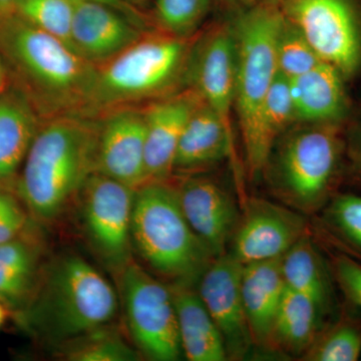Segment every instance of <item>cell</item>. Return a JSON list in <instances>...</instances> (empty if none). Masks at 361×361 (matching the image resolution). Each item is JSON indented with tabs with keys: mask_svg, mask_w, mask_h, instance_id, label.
Returning a JSON list of instances; mask_svg holds the SVG:
<instances>
[{
	"mask_svg": "<svg viewBox=\"0 0 361 361\" xmlns=\"http://www.w3.org/2000/svg\"><path fill=\"white\" fill-rule=\"evenodd\" d=\"M30 220L18 195L0 187V245L20 234Z\"/></svg>",
	"mask_w": 361,
	"mask_h": 361,
	"instance_id": "obj_33",
	"label": "cell"
},
{
	"mask_svg": "<svg viewBox=\"0 0 361 361\" xmlns=\"http://www.w3.org/2000/svg\"><path fill=\"white\" fill-rule=\"evenodd\" d=\"M191 47L188 39L165 32L142 35L126 51L97 66L85 116L168 96L185 78Z\"/></svg>",
	"mask_w": 361,
	"mask_h": 361,
	"instance_id": "obj_6",
	"label": "cell"
},
{
	"mask_svg": "<svg viewBox=\"0 0 361 361\" xmlns=\"http://www.w3.org/2000/svg\"><path fill=\"white\" fill-rule=\"evenodd\" d=\"M360 355L361 325L345 316L329 329L320 330L302 356L310 361H356Z\"/></svg>",
	"mask_w": 361,
	"mask_h": 361,
	"instance_id": "obj_27",
	"label": "cell"
},
{
	"mask_svg": "<svg viewBox=\"0 0 361 361\" xmlns=\"http://www.w3.org/2000/svg\"><path fill=\"white\" fill-rule=\"evenodd\" d=\"M344 80L334 66L324 61L307 73L289 78L296 120L341 125L349 110Z\"/></svg>",
	"mask_w": 361,
	"mask_h": 361,
	"instance_id": "obj_19",
	"label": "cell"
},
{
	"mask_svg": "<svg viewBox=\"0 0 361 361\" xmlns=\"http://www.w3.org/2000/svg\"><path fill=\"white\" fill-rule=\"evenodd\" d=\"M324 314L310 297L285 287L273 323L269 348L303 355L322 330Z\"/></svg>",
	"mask_w": 361,
	"mask_h": 361,
	"instance_id": "obj_24",
	"label": "cell"
},
{
	"mask_svg": "<svg viewBox=\"0 0 361 361\" xmlns=\"http://www.w3.org/2000/svg\"><path fill=\"white\" fill-rule=\"evenodd\" d=\"M115 278L128 336L142 357L179 360L183 351L170 286L135 259Z\"/></svg>",
	"mask_w": 361,
	"mask_h": 361,
	"instance_id": "obj_8",
	"label": "cell"
},
{
	"mask_svg": "<svg viewBox=\"0 0 361 361\" xmlns=\"http://www.w3.org/2000/svg\"><path fill=\"white\" fill-rule=\"evenodd\" d=\"M222 1H225V2H234V1H236V0H222Z\"/></svg>",
	"mask_w": 361,
	"mask_h": 361,
	"instance_id": "obj_41",
	"label": "cell"
},
{
	"mask_svg": "<svg viewBox=\"0 0 361 361\" xmlns=\"http://www.w3.org/2000/svg\"><path fill=\"white\" fill-rule=\"evenodd\" d=\"M177 192L182 212L195 234L214 257L226 253L240 219L232 197L217 183L201 177L183 180Z\"/></svg>",
	"mask_w": 361,
	"mask_h": 361,
	"instance_id": "obj_16",
	"label": "cell"
},
{
	"mask_svg": "<svg viewBox=\"0 0 361 361\" xmlns=\"http://www.w3.org/2000/svg\"><path fill=\"white\" fill-rule=\"evenodd\" d=\"M334 272L346 297L361 307V265L348 256H338L334 262Z\"/></svg>",
	"mask_w": 361,
	"mask_h": 361,
	"instance_id": "obj_34",
	"label": "cell"
},
{
	"mask_svg": "<svg viewBox=\"0 0 361 361\" xmlns=\"http://www.w3.org/2000/svg\"><path fill=\"white\" fill-rule=\"evenodd\" d=\"M123 4H128V6L134 7L137 6V4H142V2L146 1V0H121Z\"/></svg>",
	"mask_w": 361,
	"mask_h": 361,
	"instance_id": "obj_39",
	"label": "cell"
},
{
	"mask_svg": "<svg viewBox=\"0 0 361 361\" xmlns=\"http://www.w3.org/2000/svg\"><path fill=\"white\" fill-rule=\"evenodd\" d=\"M234 134L217 114L200 102L185 126L174 161V173L191 172L226 158L236 160Z\"/></svg>",
	"mask_w": 361,
	"mask_h": 361,
	"instance_id": "obj_20",
	"label": "cell"
},
{
	"mask_svg": "<svg viewBox=\"0 0 361 361\" xmlns=\"http://www.w3.org/2000/svg\"><path fill=\"white\" fill-rule=\"evenodd\" d=\"M285 287L281 257L243 265L242 296L253 344L269 348L273 323Z\"/></svg>",
	"mask_w": 361,
	"mask_h": 361,
	"instance_id": "obj_21",
	"label": "cell"
},
{
	"mask_svg": "<svg viewBox=\"0 0 361 361\" xmlns=\"http://www.w3.org/2000/svg\"><path fill=\"white\" fill-rule=\"evenodd\" d=\"M16 16L71 47L73 0H16Z\"/></svg>",
	"mask_w": 361,
	"mask_h": 361,
	"instance_id": "obj_29",
	"label": "cell"
},
{
	"mask_svg": "<svg viewBox=\"0 0 361 361\" xmlns=\"http://www.w3.org/2000/svg\"><path fill=\"white\" fill-rule=\"evenodd\" d=\"M73 6L71 47L92 65H104L145 35L141 26L113 7L87 0H73Z\"/></svg>",
	"mask_w": 361,
	"mask_h": 361,
	"instance_id": "obj_15",
	"label": "cell"
},
{
	"mask_svg": "<svg viewBox=\"0 0 361 361\" xmlns=\"http://www.w3.org/2000/svg\"><path fill=\"white\" fill-rule=\"evenodd\" d=\"M243 264L231 253L214 259L199 279L198 293L224 341L228 360H240L250 350V329L241 282Z\"/></svg>",
	"mask_w": 361,
	"mask_h": 361,
	"instance_id": "obj_13",
	"label": "cell"
},
{
	"mask_svg": "<svg viewBox=\"0 0 361 361\" xmlns=\"http://www.w3.org/2000/svg\"><path fill=\"white\" fill-rule=\"evenodd\" d=\"M284 18L279 7L260 4L242 11L232 25L236 42L235 111L252 178L263 173L269 159L261 120L266 97L277 75L276 42Z\"/></svg>",
	"mask_w": 361,
	"mask_h": 361,
	"instance_id": "obj_5",
	"label": "cell"
},
{
	"mask_svg": "<svg viewBox=\"0 0 361 361\" xmlns=\"http://www.w3.org/2000/svg\"><path fill=\"white\" fill-rule=\"evenodd\" d=\"M42 226L32 218L20 234L0 245V301L14 314L30 302L51 257Z\"/></svg>",
	"mask_w": 361,
	"mask_h": 361,
	"instance_id": "obj_17",
	"label": "cell"
},
{
	"mask_svg": "<svg viewBox=\"0 0 361 361\" xmlns=\"http://www.w3.org/2000/svg\"><path fill=\"white\" fill-rule=\"evenodd\" d=\"M7 312H8V310H7L4 304L0 301V329H1L4 320H6Z\"/></svg>",
	"mask_w": 361,
	"mask_h": 361,
	"instance_id": "obj_38",
	"label": "cell"
},
{
	"mask_svg": "<svg viewBox=\"0 0 361 361\" xmlns=\"http://www.w3.org/2000/svg\"><path fill=\"white\" fill-rule=\"evenodd\" d=\"M185 78L201 101L233 133L236 85V42L232 26L214 27L191 47Z\"/></svg>",
	"mask_w": 361,
	"mask_h": 361,
	"instance_id": "obj_12",
	"label": "cell"
},
{
	"mask_svg": "<svg viewBox=\"0 0 361 361\" xmlns=\"http://www.w3.org/2000/svg\"><path fill=\"white\" fill-rule=\"evenodd\" d=\"M295 121L289 78L277 71L266 97L261 120L263 144L269 156L282 133Z\"/></svg>",
	"mask_w": 361,
	"mask_h": 361,
	"instance_id": "obj_28",
	"label": "cell"
},
{
	"mask_svg": "<svg viewBox=\"0 0 361 361\" xmlns=\"http://www.w3.org/2000/svg\"><path fill=\"white\" fill-rule=\"evenodd\" d=\"M0 51L25 80L47 118L85 116L97 66L70 45L14 16L0 25Z\"/></svg>",
	"mask_w": 361,
	"mask_h": 361,
	"instance_id": "obj_3",
	"label": "cell"
},
{
	"mask_svg": "<svg viewBox=\"0 0 361 361\" xmlns=\"http://www.w3.org/2000/svg\"><path fill=\"white\" fill-rule=\"evenodd\" d=\"M174 299L183 355L190 361L227 360L224 341L193 286L169 285Z\"/></svg>",
	"mask_w": 361,
	"mask_h": 361,
	"instance_id": "obj_22",
	"label": "cell"
},
{
	"mask_svg": "<svg viewBox=\"0 0 361 361\" xmlns=\"http://www.w3.org/2000/svg\"><path fill=\"white\" fill-rule=\"evenodd\" d=\"M282 13L324 63L345 80L361 68V20L355 0H284Z\"/></svg>",
	"mask_w": 361,
	"mask_h": 361,
	"instance_id": "obj_10",
	"label": "cell"
},
{
	"mask_svg": "<svg viewBox=\"0 0 361 361\" xmlns=\"http://www.w3.org/2000/svg\"><path fill=\"white\" fill-rule=\"evenodd\" d=\"M306 123L278 142L264 168L273 193L303 215L329 204L343 152L341 125Z\"/></svg>",
	"mask_w": 361,
	"mask_h": 361,
	"instance_id": "obj_7",
	"label": "cell"
},
{
	"mask_svg": "<svg viewBox=\"0 0 361 361\" xmlns=\"http://www.w3.org/2000/svg\"><path fill=\"white\" fill-rule=\"evenodd\" d=\"M326 217L339 234L361 250V196H336L327 204Z\"/></svg>",
	"mask_w": 361,
	"mask_h": 361,
	"instance_id": "obj_32",
	"label": "cell"
},
{
	"mask_svg": "<svg viewBox=\"0 0 361 361\" xmlns=\"http://www.w3.org/2000/svg\"><path fill=\"white\" fill-rule=\"evenodd\" d=\"M118 292L87 259L73 252L51 255L18 324L56 350L90 330L115 322Z\"/></svg>",
	"mask_w": 361,
	"mask_h": 361,
	"instance_id": "obj_2",
	"label": "cell"
},
{
	"mask_svg": "<svg viewBox=\"0 0 361 361\" xmlns=\"http://www.w3.org/2000/svg\"><path fill=\"white\" fill-rule=\"evenodd\" d=\"M101 120L61 115L40 126L16 180V194L30 217L54 225L75 207L96 172Z\"/></svg>",
	"mask_w": 361,
	"mask_h": 361,
	"instance_id": "obj_1",
	"label": "cell"
},
{
	"mask_svg": "<svg viewBox=\"0 0 361 361\" xmlns=\"http://www.w3.org/2000/svg\"><path fill=\"white\" fill-rule=\"evenodd\" d=\"M145 142L144 110L108 111L99 127L96 172L137 189L147 182Z\"/></svg>",
	"mask_w": 361,
	"mask_h": 361,
	"instance_id": "obj_14",
	"label": "cell"
},
{
	"mask_svg": "<svg viewBox=\"0 0 361 361\" xmlns=\"http://www.w3.org/2000/svg\"><path fill=\"white\" fill-rule=\"evenodd\" d=\"M135 190L94 172L75 202L87 245L114 277L135 259L130 236Z\"/></svg>",
	"mask_w": 361,
	"mask_h": 361,
	"instance_id": "obj_9",
	"label": "cell"
},
{
	"mask_svg": "<svg viewBox=\"0 0 361 361\" xmlns=\"http://www.w3.org/2000/svg\"><path fill=\"white\" fill-rule=\"evenodd\" d=\"M356 153H357L358 159H360V163H361V130L360 135H358L357 137V144H356Z\"/></svg>",
	"mask_w": 361,
	"mask_h": 361,
	"instance_id": "obj_40",
	"label": "cell"
},
{
	"mask_svg": "<svg viewBox=\"0 0 361 361\" xmlns=\"http://www.w3.org/2000/svg\"><path fill=\"white\" fill-rule=\"evenodd\" d=\"M306 233L302 213L264 199H248L233 235L231 254L243 265L279 258Z\"/></svg>",
	"mask_w": 361,
	"mask_h": 361,
	"instance_id": "obj_11",
	"label": "cell"
},
{
	"mask_svg": "<svg viewBox=\"0 0 361 361\" xmlns=\"http://www.w3.org/2000/svg\"><path fill=\"white\" fill-rule=\"evenodd\" d=\"M285 286L310 297L325 313L332 301L329 270L307 235L281 256Z\"/></svg>",
	"mask_w": 361,
	"mask_h": 361,
	"instance_id": "obj_25",
	"label": "cell"
},
{
	"mask_svg": "<svg viewBox=\"0 0 361 361\" xmlns=\"http://www.w3.org/2000/svg\"><path fill=\"white\" fill-rule=\"evenodd\" d=\"M68 361H137L142 355L115 322L102 325L54 350Z\"/></svg>",
	"mask_w": 361,
	"mask_h": 361,
	"instance_id": "obj_26",
	"label": "cell"
},
{
	"mask_svg": "<svg viewBox=\"0 0 361 361\" xmlns=\"http://www.w3.org/2000/svg\"><path fill=\"white\" fill-rule=\"evenodd\" d=\"M276 63L278 71L288 78L298 77L322 63L300 30L286 18L277 37Z\"/></svg>",
	"mask_w": 361,
	"mask_h": 361,
	"instance_id": "obj_31",
	"label": "cell"
},
{
	"mask_svg": "<svg viewBox=\"0 0 361 361\" xmlns=\"http://www.w3.org/2000/svg\"><path fill=\"white\" fill-rule=\"evenodd\" d=\"M87 1L99 2V4L113 7V8L116 9V11H120V13L125 14L130 20L134 21L135 23H137V25L141 26V27L145 25L144 18L140 16L137 11H135L134 7L123 4L121 0H87Z\"/></svg>",
	"mask_w": 361,
	"mask_h": 361,
	"instance_id": "obj_35",
	"label": "cell"
},
{
	"mask_svg": "<svg viewBox=\"0 0 361 361\" xmlns=\"http://www.w3.org/2000/svg\"><path fill=\"white\" fill-rule=\"evenodd\" d=\"M200 102L196 92L190 90L184 94L161 97L145 109L147 182L168 180L174 173L176 152L180 135Z\"/></svg>",
	"mask_w": 361,
	"mask_h": 361,
	"instance_id": "obj_18",
	"label": "cell"
},
{
	"mask_svg": "<svg viewBox=\"0 0 361 361\" xmlns=\"http://www.w3.org/2000/svg\"><path fill=\"white\" fill-rule=\"evenodd\" d=\"M4 56L0 51V96L6 92V63H4Z\"/></svg>",
	"mask_w": 361,
	"mask_h": 361,
	"instance_id": "obj_37",
	"label": "cell"
},
{
	"mask_svg": "<svg viewBox=\"0 0 361 361\" xmlns=\"http://www.w3.org/2000/svg\"><path fill=\"white\" fill-rule=\"evenodd\" d=\"M16 16V0H0V25Z\"/></svg>",
	"mask_w": 361,
	"mask_h": 361,
	"instance_id": "obj_36",
	"label": "cell"
},
{
	"mask_svg": "<svg viewBox=\"0 0 361 361\" xmlns=\"http://www.w3.org/2000/svg\"><path fill=\"white\" fill-rule=\"evenodd\" d=\"M130 236L134 254L170 284L194 286L215 259L188 223L177 187L168 180L135 190Z\"/></svg>",
	"mask_w": 361,
	"mask_h": 361,
	"instance_id": "obj_4",
	"label": "cell"
},
{
	"mask_svg": "<svg viewBox=\"0 0 361 361\" xmlns=\"http://www.w3.org/2000/svg\"><path fill=\"white\" fill-rule=\"evenodd\" d=\"M39 128L27 97L14 92L0 96V187L16 180Z\"/></svg>",
	"mask_w": 361,
	"mask_h": 361,
	"instance_id": "obj_23",
	"label": "cell"
},
{
	"mask_svg": "<svg viewBox=\"0 0 361 361\" xmlns=\"http://www.w3.org/2000/svg\"><path fill=\"white\" fill-rule=\"evenodd\" d=\"M212 0H156L155 16L161 32L188 39L205 20Z\"/></svg>",
	"mask_w": 361,
	"mask_h": 361,
	"instance_id": "obj_30",
	"label": "cell"
}]
</instances>
